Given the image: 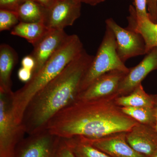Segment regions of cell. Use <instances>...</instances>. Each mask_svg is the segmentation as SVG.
I'll return each mask as SVG.
<instances>
[{"mask_svg":"<svg viewBox=\"0 0 157 157\" xmlns=\"http://www.w3.org/2000/svg\"><path fill=\"white\" fill-rule=\"evenodd\" d=\"M117 97L77 100L54 116L45 128L63 138L98 139L128 132L138 123L123 113L115 103Z\"/></svg>","mask_w":157,"mask_h":157,"instance_id":"6da1fadb","label":"cell"},{"mask_svg":"<svg viewBox=\"0 0 157 157\" xmlns=\"http://www.w3.org/2000/svg\"><path fill=\"white\" fill-rule=\"evenodd\" d=\"M94 57L83 49L33 97L21 124L26 134L32 135L45 129L54 116L77 101L82 81Z\"/></svg>","mask_w":157,"mask_h":157,"instance_id":"7a4b0ae2","label":"cell"},{"mask_svg":"<svg viewBox=\"0 0 157 157\" xmlns=\"http://www.w3.org/2000/svg\"><path fill=\"white\" fill-rule=\"evenodd\" d=\"M83 49L79 37L75 34L70 35L40 70L33 74L30 80L19 90L13 92L12 110L17 124H21L25 110L33 97L57 76Z\"/></svg>","mask_w":157,"mask_h":157,"instance_id":"3957f363","label":"cell"},{"mask_svg":"<svg viewBox=\"0 0 157 157\" xmlns=\"http://www.w3.org/2000/svg\"><path fill=\"white\" fill-rule=\"evenodd\" d=\"M129 70L118 56L115 37L106 26L102 42L82 81L80 93L105 73L113 70L128 73Z\"/></svg>","mask_w":157,"mask_h":157,"instance_id":"277c9868","label":"cell"},{"mask_svg":"<svg viewBox=\"0 0 157 157\" xmlns=\"http://www.w3.org/2000/svg\"><path fill=\"white\" fill-rule=\"evenodd\" d=\"M13 93L0 91V157H14L16 147L26 134L21 124L14 119Z\"/></svg>","mask_w":157,"mask_h":157,"instance_id":"5b68a950","label":"cell"},{"mask_svg":"<svg viewBox=\"0 0 157 157\" xmlns=\"http://www.w3.org/2000/svg\"><path fill=\"white\" fill-rule=\"evenodd\" d=\"M62 139L43 129L24 137L16 147L14 157H57Z\"/></svg>","mask_w":157,"mask_h":157,"instance_id":"8992f818","label":"cell"},{"mask_svg":"<svg viewBox=\"0 0 157 157\" xmlns=\"http://www.w3.org/2000/svg\"><path fill=\"white\" fill-rule=\"evenodd\" d=\"M105 22L114 34L118 56L124 63L131 58L146 54L145 42L140 34L123 28L112 18L106 20Z\"/></svg>","mask_w":157,"mask_h":157,"instance_id":"52a82bcc","label":"cell"},{"mask_svg":"<svg viewBox=\"0 0 157 157\" xmlns=\"http://www.w3.org/2000/svg\"><path fill=\"white\" fill-rule=\"evenodd\" d=\"M81 2L57 0L51 8L45 9L43 22L50 29L64 30L73 25L81 14Z\"/></svg>","mask_w":157,"mask_h":157,"instance_id":"ba28073f","label":"cell"},{"mask_svg":"<svg viewBox=\"0 0 157 157\" xmlns=\"http://www.w3.org/2000/svg\"><path fill=\"white\" fill-rule=\"evenodd\" d=\"M128 73L113 70L105 73L78 95L77 100H91L119 96L121 81Z\"/></svg>","mask_w":157,"mask_h":157,"instance_id":"9c48e42d","label":"cell"},{"mask_svg":"<svg viewBox=\"0 0 157 157\" xmlns=\"http://www.w3.org/2000/svg\"><path fill=\"white\" fill-rule=\"evenodd\" d=\"M157 70V47L146 54L137 66L130 68L129 72L121 81L118 91L119 96L132 92L152 71Z\"/></svg>","mask_w":157,"mask_h":157,"instance_id":"30bf717a","label":"cell"},{"mask_svg":"<svg viewBox=\"0 0 157 157\" xmlns=\"http://www.w3.org/2000/svg\"><path fill=\"white\" fill-rule=\"evenodd\" d=\"M126 132H119L98 139L80 137L112 157H146L138 153L129 145L126 139Z\"/></svg>","mask_w":157,"mask_h":157,"instance_id":"8fae6325","label":"cell"},{"mask_svg":"<svg viewBox=\"0 0 157 157\" xmlns=\"http://www.w3.org/2000/svg\"><path fill=\"white\" fill-rule=\"evenodd\" d=\"M69 36L64 30L51 29L34 46V50L31 55L35 61L33 74L40 70L48 59L66 42Z\"/></svg>","mask_w":157,"mask_h":157,"instance_id":"7c38bea8","label":"cell"},{"mask_svg":"<svg viewBox=\"0 0 157 157\" xmlns=\"http://www.w3.org/2000/svg\"><path fill=\"white\" fill-rule=\"evenodd\" d=\"M127 142L140 154L151 157L157 150V132L153 128L138 123L126 132Z\"/></svg>","mask_w":157,"mask_h":157,"instance_id":"4fadbf2b","label":"cell"},{"mask_svg":"<svg viewBox=\"0 0 157 157\" xmlns=\"http://www.w3.org/2000/svg\"><path fill=\"white\" fill-rule=\"evenodd\" d=\"M129 11L128 25L126 28L141 35L146 45L147 54L153 48L157 47V24L152 22L149 18H138L133 6H130Z\"/></svg>","mask_w":157,"mask_h":157,"instance_id":"5bb4252c","label":"cell"},{"mask_svg":"<svg viewBox=\"0 0 157 157\" xmlns=\"http://www.w3.org/2000/svg\"><path fill=\"white\" fill-rule=\"evenodd\" d=\"M17 55L11 46L2 44L0 46V91L9 92L11 90V75L16 64Z\"/></svg>","mask_w":157,"mask_h":157,"instance_id":"9a60e30c","label":"cell"},{"mask_svg":"<svg viewBox=\"0 0 157 157\" xmlns=\"http://www.w3.org/2000/svg\"><path fill=\"white\" fill-rule=\"evenodd\" d=\"M50 30L42 21L32 23L19 22L12 29L11 34L24 38L34 46Z\"/></svg>","mask_w":157,"mask_h":157,"instance_id":"2e32d148","label":"cell"},{"mask_svg":"<svg viewBox=\"0 0 157 157\" xmlns=\"http://www.w3.org/2000/svg\"><path fill=\"white\" fill-rule=\"evenodd\" d=\"M116 104L120 107H151L154 106L153 94H149L144 89L142 84L132 93L115 99Z\"/></svg>","mask_w":157,"mask_h":157,"instance_id":"e0dca14e","label":"cell"},{"mask_svg":"<svg viewBox=\"0 0 157 157\" xmlns=\"http://www.w3.org/2000/svg\"><path fill=\"white\" fill-rule=\"evenodd\" d=\"M63 139L76 157H112L86 142L81 137Z\"/></svg>","mask_w":157,"mask_h":157,"instance_id":"ac0fdd59","label":"cell"},{"mask_svg":"<svg viewBox=\"0 0 157 157\" xmlns=\"http://www.w3.org/2000/svg\"><path fill=\"white\" fill-rule=\"evenodd\" d=\"M45 9L33 0H25L16 11L20 22L43 21Z\"/></svg>","mask_w":157,"mask_h":157,"instance_id":"d6986e66","label":"cell"},{"mask_svg":"<svg viewBox=\"0 0 157 157\" xmlns=\"http://www.w3.org/2000/svg\"><path fill=\"white\" fill-rule=\"evenodd\" d=\"M126 115L139 123L154 128L155 124V116L153 107H121Z\"/></svg>","mask_w":157,"mask_h":157,"instance_id":"ffe728a7","label":"cell"},{"mask_svg":"<svg viewBox=\"0 0 157 157\" xmlns=\"http://www.w3.org/2000/svg\"><path fill=\"white\" fill-rule=\"evenodd\" d=\"M19 21L15 11L0 9V31L9 30L14 28Z\"/></svg>","mask_w":157,"mask_h":157,"instance_id":"44dd1931","label":"cell"},{"mask_svg":"<svg viewBox=\"0 0 157 157\" xmlns=\"http://www.w3.org/2000/svg\"><path fill=\"white\" fill-rule=\"evenodd\" d=\"M136 16L138 18H149L147 11V0H134Z\"/></svg>","mask_w":157,"mask_h":157,"instance_id":"7402d4cb","label":"cell"},{"mask_svg":"<svg viewBox=\"0 0 157 157\" xmlns=\"http://www.w3.org/2000/svg\"><path fill=\"white\" fill-rule=\"evenodd\" d=\"M25 0H0V9L15 11Z\"/></svg>","mask_w":157,"mask_h":157,"instance_id":"603a6c76","label":"cell"},{"mask_svg":"<svg viewBox=\"0 0 157 157\" xmlns=\"http://www.w3.org/2000/svg\"><path fill=\"white\" fill-rule=\"evenodd\" d=\"M147 10L149 19L157 24V0H147Z\"/></svg>","mask_w":157,"mask_h":157,"instance_id":"cb8c5ba5","label":"cell"},{"mask_svg":"<svg viewBox=\"0 0 157 157\" xmlns=\"http://www.w3.org/2000/svg\"><path fill=\"white\" fill-rule=\"evenodd\" d=\"M62 138L63 139L59 148L57 157H76L65 142L63 138Z\"/></svg>","mask_w":157,"mask_h":157,"instance_id":"d4e9b609","label":"cell"},{"mask_svg":"<svg viewBox=\"0 0 157 157\" xmlns=\"http://www.w3.org/2000/svg\"><path fill=\"white\" fill-rule=\"evenodd\" d=\"M18 77L20 80L27 82L30 80L33 75V71L21 67L18 71Z\"/></svg>","mask_w":157,"mask_h":157,"instance_id":"484cf974","label":"cell"},{"mask_svg":"<svg viewBox=\"0 0 157 157\" xmlns=\"http://www.w3.org/2000/svg\"><path fill=\"white\" fill-rule=\"evenodd\" d=\"M21 66L22 67L30 70L33 72L35 67V60L31 55L26 56L21 61Z\"/></svg>","mask_w":157,"mask_h":157,"instance_id":"4316f807","label":"cell"},{"mask_svg":"<svg viewBox=\"0 0 157 157\" xmlns=\"http://www.w3.org/2000/svg\"><path fill=\"white\" fill-rule=\"evenodd\" d=\"M45 9H48L53 6L57 0H33Z\"/></svg>","mask_w":157,"mask_h":157,"instance_id":"83f0119b","label":"cell"},{"mask_svg":"<svg viewBox=\"0 0 157 157\" xmlns=\"http://www.w3.org/2000/svg\"><path fill=\"white\" fill-rule=\"evenodd\" d=\"M153 96L154 99L153 108L155 110V124L153 128L157 132V94H153Z\"/></svg>","mask_w":157,"mask_h":157,"instance_id":"f1b7e54d","label":"cell"},{"mask_svg":"<svg viewBox=\"0 0 157 157\" xmlns=\"http://www.w3.org/2000/svg\"><path fill=\"white\" fill-rule=\"evenodd\" d=\"M105 1L106 0H80V2L91 6H95Z\"/></svg>","mask_w":157,"mask_h":157,"instance_id":"f546056e","label":"cell"},{"mask_svg":"<svg viewBox=\"0 0 157 157\" xmlns=\"http://www.w3.org/2000/svg\"><path fill=\"white\" fill-rule=\"evenodd\" d=\"M151 157H157V150L155 152V153Z\"/></svg>","mask_w":157,"mask_h":157,"instance_id":"4dcf8cb0","label":"cell"},{"mask_svg":"<svg viewBox=\"0 0 157 157\" xmlns=\"http://www.w3.org/2000/svg\"><path fill=\"white\" fill-rule=\"evenodd\" d=\"M60 1H75V2H80V0H60Z\"/></svg>","mask_w":157,"mask_h":157,"instance_id":"1f68e13d","label":"cell"}]
</instances>
